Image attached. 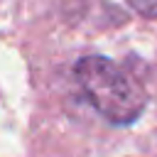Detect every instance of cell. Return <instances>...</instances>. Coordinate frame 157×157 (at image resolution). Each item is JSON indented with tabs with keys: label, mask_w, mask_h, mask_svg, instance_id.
Instances as JSON below:
<instances>
[{
	"label": "cell",
	"mask_w": 157,
	"mask_h": 157,
	"mask_svg": "<svg viewBox=\"0 0 157 157\" xmlns=\"http://www.w3.org/2000/svg\"><path fill=\"white\" fill-rule=\"evenodd\" d=\"M74 76L83 96L110 125L135 123L147 105L142 86L105 56L93 54L78 59L74 66Z\"/></svg>",
	"instance_id": "1"
},
{
	"label": "cell",
	"mask_w": 157,
	"mask_h": 157,
	"mask_svg": "<svg viewBox=\"0 0 157 157\" xmlns=\"http://www.w3.org/2000/svg\"><path fill=\"white\" fill-rule=\"evenodd\" d=\"M128 5L142 15V17H155L157 20V0H128Z\"/></svg>",
	"instance_id": "2"
}]
</instances>
